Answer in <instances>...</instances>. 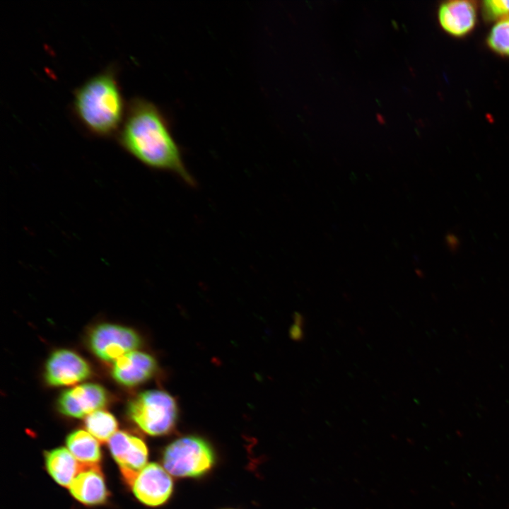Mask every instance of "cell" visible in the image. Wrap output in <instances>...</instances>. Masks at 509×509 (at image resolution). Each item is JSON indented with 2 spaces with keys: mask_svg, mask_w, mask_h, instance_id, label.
<instances>
[{
  "mask_svg": "<svg viewBox=\"0 0 509 509\" xmlns=\"http://www.w3.org/2000/svg\"><path fill=\"white\" fill-rule=\"evenodd\" d=\"M438 18L442 28L447 33L456 37L464 36L475 26L476 7L469 1H447L440 6Z\"/></svg>",
  "mask_w": 509,
  "mask_h": 509,
  "instance_id": "12",
  "label": "cell"
},
{
  "mask_svg": "<svg viewBox=\"0 0 509 509\" xmlns=\"http://www.w3.org/2000/svg\"><path fill=\"white\" fill-rule=\"evenodd\" d=\"M85 425L88 433L102 443L109 441L117 429V421L113 415L101 409L87 416Z\"/></svg>",
  "mask_w": 509,
  "mask_h": 509,
  "instance_id": "15",
  "label": "cell"
},
{
  "mask_svg": "<svg viewBox=\"0 0 509 509\" xmlns=\"http://www.w3.org/2000/svg\"><path fill=\"white\" fill-rule=\"evenodd\" d=\"M90 375L89 364L79 355L69 350L52 353L45 366V379L53 386L74 385Z\"/></svg>",
  "mask_w": 509,
  "mask_h": 509,
  "instance_id": "7",
  "label": "cell"
},
{
  "mask_svg": "<svg viewBox=\"0 0 509 509\" xmlns=\"http://www.w3.org/2000/svg\"><path fill=\"white\" fill-rule=\"evenodd\" d=\"M128 414L146 433L161 435L173 428L177 406L175 399L168 392L151 390L141 392L130 401Z\"/></svg>",
  "mask_w": 509,
  "mask_h": 509,
  "instance_id": "3",
  "label": "cell"
},
{
  "mask_svg": "<svg viewBox=\"0 0 509 509\" xmlns=\"http://www.w3.org/2000/svg\"><path fill=\"white\" fill-rule=\"evenodd\" d=\"M485 16L490 20L498 21L509 19V1L488 0L483 3Z\"/></svg>",
  "mask_w": 509,
  "mask_h": 509,
  "instance_id": "17",
  "label": "cell"
},
{
  "mask_svg": "<svg viewBox=\"0 0 509 509\" xmlns=\"http://www.w3.org/2000/svg\"><path fill=\"white\" fill-rule=\"evenodd\" d=\"M214 456L209 445L200 438L187 436L170 443L165 450L163 465L176 476H198L213 465Z\"/></svg>",
  "mask_w": 509,
  "mask_h": 509,
  "instance_id": "4",
  "label": "cell"
},
{
  "mask_svg": "<svg viewBox=\"0 0 509 509\" xmlns=\"http://www.w3.org/2000/svg\"><path fill=\"white\" fill-rule=\"evenodd\" d=\"M487 44L493 51L509 57V19L494 25L487 37Z\"/></svg>",
  "mask_w": 509,
  "mask_h": 509,
  "instance_id": "16",
  "label": "cell"
},
{
  "mask_svg": "<svg viewBox=\"0 0 509 509\" xmlns=\"http://www.w3.org/2000/svg\"><path fill=\"white\" fill-rule=\"evenodd\" d=\"M117 137L120 146L144 165L172 173L187 185H195L173 136L170 119L153 102L142 97L132 98Z\"/></svg>",
  "mask_w": 509,
  "mask_h": 509,
  "instance_id": "1",
  "label": "cell"
},
{
  "mask_svg": "<svg viewBox=\"0 0 509 509\" xmlns=\"http://www.w3.org/2000/svg\"><path fill=\"white\" fill-rule=\"evenodd\" d=\"M68 450L80 462L98 464L101 459V450L97 440L83 430L70 433L66 438Z\"/></svg>",
  "mask_w": 509,
  "mask_h": 509,
  "instance_id": "14",
  "label": "cell"
},
{
  "mask_svg": "<svg viewBox=\"0 0 509 509\" xmlns=\"http://www.w3.org/2000/svg\"><path fill=\"white\" fill-rule=\"evenodd\" d=\"M131 488L141 503L156 506L165 503L170 497L172 481L168 472L161 466L150 463L137 474Z\"/></svg>",
  "mask_w": 509,
  "mask_h": 509,
  "instance_id": "8",
  "label": "cell"
},
{
  "mask_svg": "<svg viewBox=\"0 0 509 509\" xmlns=\"http://www.w3.org/2000/svg\"><path fill=\"white\" fill-rule=\"evenodd\" d=\"M45 464L53 479L66 487H69L83 467V463L78 462L65 447L56 448L46 452Z\"/></svg>",
  "mask_w": 509,
  "mask_h": 509,
  "instance_id": "13",
  "label": "cell"
},
{
  "mask_svg": "<svg viewBox=\"0 0 509 509\" xmlns=\"http://www.w3.org/2000/svg\"><path fill=\"white\" fill-rule=\"evenodd\" d=\"M108 445L125 482L131 487L137 474L146 465L148 450L146 444L136 436L117 431L109 440Z\"/></svg>",
  "mask_w": 509,
  "mask_h": 509,
  "instance_id": "6",
  "label": "cell"
},
{
  "mask_svg": "<svg viewBox=\"0 0 509 509\" xmlns=\"http://www.w3.org/2000/svg\"><path fill=\"white\" fill-rule=\"evenodd\" d=\"M71 495L86 505L104 503L107 490L98 464H84L69 487Z\"/></svg>",
  "mask_w": 509,
  "mask_h": 509,
  "instance_id": "11",
  "label": "cell"
},
{
  "mask_svg": "<svg viewBox=\"0 0 509 509\" xmlns=\"http://www.w3.org/2000/svg\"><path fill=\"white\" fill-rule=\"evenodd\" d=\"M107 394L98 384L87 383L63 392L58 399V408L64 415L82 418L105 406Z\"/></svg>",
  "mask_w": 509,
  "mask_h": 509,
  "instance_id": "9",
  "label": "cell"
},
{
  "mask_svg": "<svg viewBox=\"0 0 509 509\" xmlns=\"http://www.w3.org/2000/svg\"><path fill=\"white\" fill-rule=\"evenodd\" d=\"M125 104L113 67L93 75L74 91L73 110L81 124L92 135H117L124 122Z\"/></svg>",
  "mask_w": 509,
  "mask_h": 509,
  "instance_id": "2",
  "label": "cell"
},
{
  "mask_svg": "<svg viewBox=\"0 0 509 509\" xmlns=\"http://www.w3.org/2000/svg\"><path fill=\"white\" fill-rule=\"evenodd\" d=\"M156 362L148 353L134 351L115 361L112 376L125 386H135L149 379L155 373Z\"/></svg>",
  "mask_w": 509,
  "mask_h": 509,
  "instance_id": "10",
  "label": "cell"
},
{
  "mask_svg": "<svg viewBox=\"0 0 509 509\" xmlns=\"http://www.w3.org/2000/svg\"><path fill=\"white\" fill-rule=\"evenodd\" d=\"M89 344L93 352L105 361H116L140 346L141 339L133 329L112 324L98 325L91 332Z\"/></svg>",
  "mask_w": 509,
  "mask_h": 509,
  "instance_id": "5",
  "label": "cell"
}]
</instances>
